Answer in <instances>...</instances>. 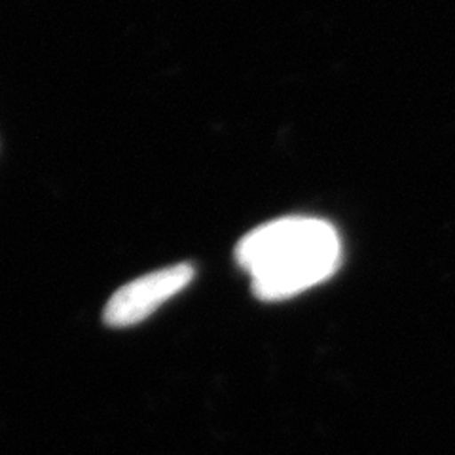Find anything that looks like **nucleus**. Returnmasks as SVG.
Listing matches in <instances>:
<instances>
[{"instance_id": "1", "label": "nucleus", "mask_w": 455, "mask_h": 455, "mask_svg": "<svg viewBox=\"0 0 455 455\" xmlns=\"http://www.w3.org/2000/svg\"><path fill=\"white\" fill-rule=\"evenodd\" d=\"M336 228L313 217H283L254 228L235 247L254 296L287 300L329 279L339 264Z\"/></svg>"}, {"instance_id": "2", "label": "nucleus", "mask_w": 455, "mask_h": 455, "mask_svg": "<svg viewBox=\"0 0 455 455\" xmlns=\"http://www.w3.org/2000/svg\"><path fill=\"white\" fill-rule=\"evenodd\" d=\"M194 267L187 262L156 269L124 284L110 296L105 307V323L116 329L133 326L182 292L194 279Z\"/></svg>"}]
</instances>
